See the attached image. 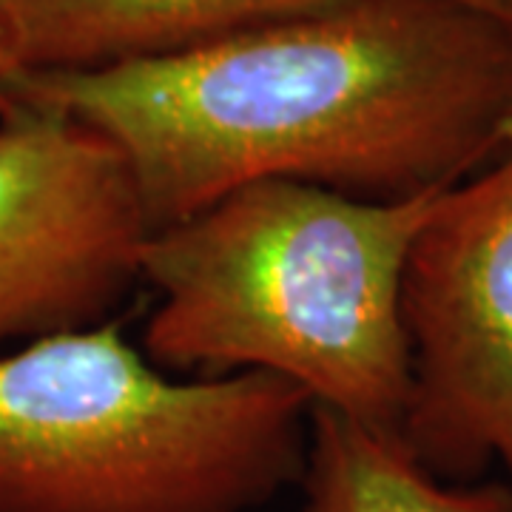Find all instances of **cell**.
Masks as SVG:
<instances>
[{
	"label": "cell",
	"mask_w": 512,
	"mask_h": 512,
	"mask_svg": "<svg viewBox=\"0 0 512 512\" xmlns=\"http://www.w3.org/2000/svg\"><path fill=\"white\" fill-rule=\"evenodd\" d=\"M120 151L148 231L239 185L436 197L512 148V0H339L183 55L0 86Z\"/></svg>",
	"instance_id": "cell-1"
},
{
	"label": "cell",
	"mask_w": 512,
	"mask_h": 512,
	"mask_svg": "<svg viewBox=\"0 0 512 512\" xmlns=\"http://www.w3.org/2000/svg\"><path fill=\"white\" fill-rule=\"evenodd\" d=\"M436 197L367 202L293 180L239 185L151 231L140 350L183 379L262 373L402 436L413 362L404 276Z\"/></svg>",
	"instance_id": "cell-2"
},
{
	"label": "cell",
	"mask_w": 512,
	"mask_h": 512,
	"mask_svg": "<svg viewBox=\"0 0 512 512\" xmlns=\"http://www.w3.org/2000/svg\"><path fill=\"white\" fill-rule=\"evenodd\" d=\"M311 407L262 373L183 379L117 319L0 353V512H254L299 484Z\"/></svg>",
	"instance_id": "cell-3"
},
{
	"label": "cell",
	"mask_w": 512,
	"mask_h": 512,
	"mask_svg": "<svg viewBox=\"0 0 512 512\" xmlns=\"http://www.w3.org/2000/svg\"><path fill=\"white\" fill-rule=\"evenodd\" d=\"M413 393L402 439L441 481L512 487V148L444 191L404 276Z\"/></svg>",
	"instance_id": "cell-4"
},
{
	"label": "cell",
	"mask_w": 512,
	"mask_h": 512,
	"mask_svg": "<svg viewBox=\"0 0 512 512\" xmlns=\"http://www.w3.org/2000/svg\"><path fill=\"white\" fill-rule=\"evenodd\" d=\"M148 220L94 128L0 103V353L111 322L140 285Z\"/></svg>",
	"instance_id": "cell-5"
},
{
	"label": "cell",
	"mask_w": 512,
	"mask_h": 512,
	"mask_svg": "<svg viewBox=\"0 0 512 512\" xmlns=\"http://www.w3.org/2000/svg\"><path fill=\"white\" fill-rule=\"evenodd\" d=\"M339 0H0L18 74L97 72L183 55Z\"/></svg>",
	"instance_id": "cell-6"
},
{
	"label": "cell",
	"mask_w": 512,
	"mask_h": 512,
	"mask_svg": "<svg viewBox=\"0 0 512 512\" xmlns=\"http://www.w3.org/2000/svg\"><path fill=\"white\" fill-rule=\"evenodd\" d=\"M302 512H512L501 481H441L402 436L311 407Z\"/></svg>",
	"instance_id": "cell-7"
},
{
	"label": "cell",
	"mask_w": 512,
	"mask_h": 512,
	"mask_svg": "<svg viewBox=\"0 0 512 512\" xmlns=\"http://www.w3.org/2000/svg\"><path fill=\"white\" fill-rule=\"evenodd\" d=\"M18 74V57H15V46H12V35H9V26L6 18L0 12V86Z\"/></svg>",
	"instance_id": "cell-8"
}]
</instances>
